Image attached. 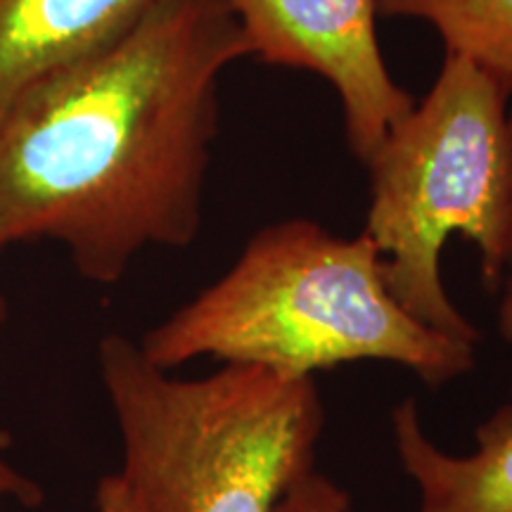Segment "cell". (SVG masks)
Here are the masks:
<instances>
[{
	"instance_id": "1",
	"label": "cell",
	"mask_w": 512,
	"mask_h": 512,
	"mask_svg": "<svg viewBox=\"0 0 512 512\" xmlns=\"http://www.w3.org/2000/svg\"><path fill=\"white\" fill-rule=\"evenodd\" d=\"M249 57L223 0H157L0 110V252L55 240L117 285L147 247L202 228L221 81Z\"/></svg>"
},
{
	"instance_id": "2",
	"label": "cell",
	"mask_w": 512,
	"mask_h": 512,
	"mask_svg": "<svg viewBox=\"0 0 512 512\" xmlns=\"http://www.w3.org/2000/svg\"><path fill=\"white\" fill-rule=\"evenodd\" d=\"M140 351L176 370L195 358L313 377L347 363H394L439 389L470 373L475 342L420 323L396 302L366 233H330L311 219L268 223L235 264L147 330Z\"/></svg>"
},
{
	"instance_id": "3",
	"label": "cell",
	"mask_w": 512,
	"mask_h": 512,
	"mask_svg": "<svg viewBox=\"0 0 512 512\" xmlns=\"http://www.w3.org/2000/svg\"><path fill=\"white\" fill-rule=\"evenodd\" d=\"M98 366L119 472L147 512H273L316 470L325 408L313 377L223 363L181 380L121 335L102 339Z\"/></svg>"
},
{
	"instance_id": "4",
	"label": "cell",
	"mask_w": 512,
	"mask_h": 512,
	"mask_svg": "<svg viewBox=\"0 0 512 512\" xmlns=\"http://www.w3.org/2000/svg\"><path fill=\"white\" fill-rule=\"evenodd\" d=\"M508 100L477 64L444 55L420 105L363 162V233L380 249L389 292L420 323L475 344L479 330L446 292L441 254L451 235H463L477 247L484 285L501 287L512 256Z\"/></svg>"
},
{
	"instance_id": "5",
	"label": "cell",
	"mask_w": 512,
	"mask_h": 512,
	"mask_svg": "<svg viewBox=\"0 0 512 512\" xmlns=\"http://www.w3.org/2000/svg\"><path fill=\"white\" fill-rule=\"evenodd\" d=\"M238 19L249 57L304 69L328 81L342 107L344 136L366 162L389 128L413 110L377 43V0H223Z\"/></svg>"
},
{
	"instance_id": "6",
	"label": "cell",
	"mask_w": 512,
	"mask_h": 512,
	"mask_svg": "<svg viewBox=\"0 0 512 512\" xmlns=\"http://www.w3.org/2000/svg\"><path fill=\"white\" fill-rule=\"evenodd\" d=\"M399 463L418 489L415 512H512V403L489 415L475 432V448L446 453L427 437L418 403L392 411Z\"/></svg>"
},
{
	"instance_id": "7",
	"label": "cell",
	"mask_w": 512,
	"mask_h": 512,
	"mask_svg": "<svg viewBox=\"0 0 512 512\" xmlns=\"http://www.w3.org/2000/svg\"><path fill=\"white\" fill-rule=\"evenodd\" d=\"M157 0H0V110L31 83L100 48Z\"/></svg>"
},
{
	"instance_id": "8",
	"label": "cell",
	"mask_w": 512,
	"mask_h": 512,
	"mask_svg": "<svg viewBox=\"0 0 512 512\" xmlns=\"http://www.w3.org/2000/svg\"><path fill=\"white\" fill-rule=\"evenodd\" d=\"M377 15L427 22L444 55L477 64L512 95V0H377Z\"/></svg>"
},
{
	"instance_id": "9",
	"label": "cell",
	"mask_w": 512,
	"mask_h": 512,
	"mask_svg": "<svg viewBox=\"0 0 512 512\" xmlns=\"http://www.w3.org/2000/svg\"><path fill=\"white\" fill-rule=\"evenodd\" d=\"M273 512H351V498L332 479L313 470L287 491Z\"/></svg>"
},
{
	"instance_id": "10",
	"label": "cell",
	"mask_w": 512,
	"mask_h": 512,
	"mask_svg": "<svg viewBox=\"0 0 512 512\" xmlns=\"http://www.w3.org/2000/svg\"><path fill=\"white\" fill-rule=\"evenodd\" d=\"M95 512H147L121 472L105 475L95 489Z\"/></svg>"
},
{
	"instance_id": "11",
	"label": "cell",
	"mask_w": 512,
	"mask_h": 512,
	"mask_svg": "<svg viewBox=\"0 0 512 512\" xmlns=\"http://www.w3.org/2000/svg\"><path fill=\"white\" fill-rule=\"evenodd\" d=\"M0 498H17V501L34 505L41 501V489L15 470L8 460L0 458Z\"/></svg>"
},
{
	"instance_id": "12",
	"label": "cell",
	"mask_w": 512,
	"mask_h": 512,
	"mask_svg": "<svg viewBox=\"0 0 512 512\" xmlns=\"http://www.w3.org/2000/svg\"><path fill=\"white\" fill-rule=\"evenodd\" d=\"M503 294H501V304H498V332L505 342L512 344V256L508 271H505L503 278Z\"/></svg>"
},
{
	"instance_id": "13",
	"label": "cell",
	"mask_w": 512,
	"mask_h": 512,
	"mask_svg": "<svg viewBox=\"0 0 512 512\" xmlns=\"http://www.w3.org/2000/svg\"><path fill=\"white\" fill-rule=\"evenodd\" d=\"M3 318H5V302L3 297H0V323H3Z\"/></svg>"
}]
</instances>
